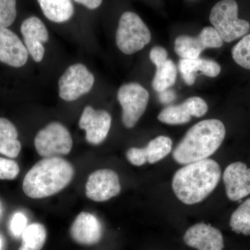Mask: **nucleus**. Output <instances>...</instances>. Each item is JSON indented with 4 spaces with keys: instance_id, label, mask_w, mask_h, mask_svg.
I'll return each instance as SVG.
<instances>
[{
    "instance_id": "1",
    "label": "nucleus",
    "mask_w": 250,
    "mask_h": 250,
    "mask_svg": "<svg viewBox=\"0 0 250 250\" xmlns=\"http://www.w3.org/2000/svg\"><path fill=\"white\" fill-rule=\"evenodd\" d=\"M221 168L216 161L207 159L187 164L174 174L172 187L181 202L188 205L203 201L216 188Z\"/></svg>"
},
{
    "instance_id": "2",
    "label": "nucleus",
    "mask_w": 250,
    "mask_h": 250,
    "mask_svg": "<svg viewBox=\"0 0 250 250\" xmlns=\"http://www.w3.org/2000/svg\"><path fill=\"white\" fill-rule=\"evenodd\" d=\"M75 175L73 166L61 157L44 158L28 171L22 183L27 196L42 199L62 191Z\"/></svg>"
},
{
    "instance_id": "3",
    "label": "nucleus",
    "mask_w": 250,
    "mask_h": 250,
    "mask_svg": "<svg viewBox=\"0 0 250 250\" xmlns=\"http://www.w3.org/2000/svg\"><path fill=\"white\" fill-rule=\"evenodd\" d=\"M226 135L223 122L202 121L192 126L174 149L173 158L181 165L208 159L221 146Z\"/></svg>"
},
{
    "instance_id": "4",
    "label": "nucleus",
    "mask_w": 250,
    "mask_h": 250,
    "mask_svg": "<svg viewBox=\"0 0 250 250\" xmlns=\"http://www.w3.org/2000/svg\"><path fill=\"white\" fill-rule=\"evenodd\" d=\"M209 21L223 42H233L250 30V23L238 18V5L235 0L216 3L210 11Z\"/></svg>"
},
{
    "instance_id": "5",
    "label": "nucleus",
    "mask_w": 250,
    "mask_h": 250,
    "mask_svg": "<svg viewBox=\"0 0 250 250\" xmlns=\"http://www.w3.org/2000/svg\"><path fill=\"white\" fill-rule=\"evenodd\" d=\"M151 32L139 15L131 11L122 14L116 34V45L122 52L132 54L151 41Z\"/></svg>"
},
{
    "instance_id": "6",
    "label": "nucleus",
    "mask_w": 250,
    "mask_h": 250,
    "mask_svg": "<svg viewBox=\"0 0 250 250\" xmlns=\"http://www.w3.org/2000/svg\"><path fill=\"white\" fill-rule=\"evenodd\" d=\"M72 138L68 129L58 122L49 123L34 139L36 152L44 158L60 157L72 150Z\"/></svg>"
},
{
    "instance_id": "7",
    "label": "nucleus",
    "mask_w": 250,
    "mask_h": 250,
    "mask_svg": "<svg viewBox=\"0 0 250 250\" xmlns=\"http://www.w3.org/2000/svg\"><path fill=\"white\" fill-rule=\"evenodd\" d=\"M117 98L123 108V125L128 129L134 127L146 111L149 93L139 83H125L118 90Z\"/></svg>"
},
{
    "instance_id": "8",
    "label": "nucleus",
    "mask_w": 250,
    "mask_h": 250,
    "mask_svg": "<svg viewBox=\"0 0 250 250\" xmlns=\"http://www.w3.org/2000/svg\"><path fill=\"white\" fill-rule=\"evenodd\" d=\"M94 83L95 77L85 65L82 63L74 64L59 79V97L64 101H75L89 93Z\"/></svg>"
},
{
    "instance_id": "9",
    "label": "nucleus",
    "mask_w": 250,
    "mask_h": 250,
    "mask_svg": "<svg viewBox=\"0 0 250 250\" xmlns=\"http://www.w3.org/2000/svg\"><path fill=\"white\" fill-rule=\"evenodd\" d=\"M121 185L115 171L101 169L90 174L85 185V195L90 200L102 202L119 195Z\"/></svg>"
},
{
    "instance_id": "10",
    "label": "nucleus",
    "mask_w": 250,
    "mask_h": 250,
    "mask_svg": "<svg viewBox=\"0 0 250 250\" xmlns=\"http://www.w3.org/2000/svg\"><path fill=\"white\" fill-rule=\"evenodd\" d=\"M111 115L104 110H95L86 106L79 121V126L85 131V140L90 144H101L107 137L111 126Z\"/></svg>"
},
{
    "instance_id": "11",
    "label": "nucleus",
    "mask_w": 250,
    "mask_h": 250,
    "mask_svg": "<svg viewBox=\"0 0 250 250\" xmlns=\"http://www.w3.org/2000/svg\"><path fill=\"white\" fill-rule=\"evenodd\" d=\"M21 31L24 45L34 62H42L45 52L43 43L49 40V33L45 24L40 18L31 16L23 21Z\"/></svg>"
},
{
    "instance_id": "12",
    "label": "nucleus",
    "mask_w": 250,
    "mask_h": 250,
    "mask_svg": "<svg viewBox=\"0 0 250 250\" xmlns=\"http://www.w3.org/2000/svg\"><path fill=\"white\" fill-rule=\"evenodd\" d=\"M223 181L227 196L238 201L250 194V168L243 162L232 163L225 169Z\"/></svg>"
},
{
    "instance_id": "13",
    "label": "nucleus",
    "mask_w": 250,
    "mask_h": 250,
    "mask_svg": "<svg viewBox=\"0 0 250 250\" xmlns=\"http://www.w3.org/2000/svg\"><path fill=\"white\" fill-rule=\"evenodd\" d=\"M188 246L197 250H223V234L218 229L205 223H197L188 229L184 236Z\"/></svg>"
},
{
    "instance_id": "14",
    "label": "nucleus",
    "mask_w": 250,
    "mask_h": 250,
    "mask_svg": "<svg viewBox=\"0 0 250 250\" xmlns=\"http://www.w3.org/2000/svg\"><path fill=\"white\" fill-rule=\"evenodd\" d=\"M172 142L170 138L160 136L152 140L146 147H131L126 152V159L132 165L141 166L148 162H159L172 150Z\"/></svg>"
},
{
    "instance_id": "15",
    "label": "nucleus",
    "mask_w": 250,
    "mask_h": 250,
    "mask_svg": "<svg viewBox=\"0 0 250 250\" xmlns=\"http://www.w3.org/2000/svg\"><path fill=\"white\" fill-rule=\"evenodd\" d=\"M29 58L26 46L12 31L0 27V62L9 66L21 67Z\"/></svg>"
},
{
    "instance_id": "16",
    "label": "nucleus",
    "mask_w": 250,
    "mask_h": 250,
    "mask_svg": "<svg viewBox=\"0 0 250 250\" xmlns=\"http://www.w3.org/2000/svg\"><path fill=\"white\" fill-rule=\"evenodd\" d=\"M103 228L95 215L82 212L74 220L70 228V236L74 241L83 246H93L101 240Z\"/></svg>"
},
{
    "instance_id": "17",
    "label": "nucleus",
    "mask_w": 250,
    "mask_h": 250,
    "mask_svg": "<svg viewBox=\"0 0 250 250\" xmlns=\"http://www.w3.org/2000/svg\"><path fill=\"white\" fill-rule=\"evenodd\" d=\"M178 68L182 79L188 85L195 83L196 80L195 74L198 71L208 77H217L221 72V67L218 62L200 57L196 59H181Z\"/></svg>"
},
{
    "instance_id": "18",
    "label": "nucleus",
    "mask_w": 250,
    "mask_h": 250,
    "mask_svg": "<svg viewBox=\"0 0 250 250\" xmlns=\"http://www.w3.org/2000/svg\"><path fill=\"white\" fill-rule=\"evenodd\" d=\"M16 126L9 120L0 118V154L9 158L17 157L21 151V143Z\"/></svg>"
},
{
    "instance_id": "19",
    "label": "nucleus",
    "mask_w": 250,
    "mask_h": 250,
    "mask_svg": "<svg viewBox=\"0 0 250 250\" xmlns=\"http://www.w3.org/2000/svg\"><path fill=\"white\" fill-rule=\"evenodd\" d=\"M42 14L49 21L63 23L71 19L75 9L72 0H37Z\"/></svg>"
},
{
    "instance_id": "20",
    "label": "nucleus",
    "mask_w": 250,
    "mask_h": 250,
    "mask_svg": "<svg viewBox=\"0 0 250 250\" xmlns=\"http://www.w3.org/2000/svg\"><path fill=\"white\" fill-rule=\"evenodd\" d=\"M156 67L152 84L154 90L161 93L174 84L177 79V68L174 62L168 59Z\"/></svg>"
},
{
    "instance_id": "21",
    "label": "nucleus",
    "mask_w": 250,
    "mask_h": 250,
    "mask_svg": "<svg viewBox=\"0 0 250 250\" xmlns=\"http://www.w3.org/2000/svg\"><path fill=\"white\" fill-rule=\"evenodd\" d=\"M191 117V110L186 100L181 104L172 105L164 108L158 116V120L167 125H184L190 121Z\"/></svg>"
},
{
    "instance_id": "22",
    "label": "nucleus",
    "mask_w": 250,
    "mask_h": 250,
    "mask_svg": "<svg viewBox=\"0 0 250 250\" xmlns=\"http://www.w3.org/2000/svg\"><path fill=\"white\" fill-rule=\"evenodd\" d=\"M47 231L44 225L34 223L28 226L22 234V244L18 250H41L45 245Z\"/></svg>"
},
{
    "instance_id": "23",
    "label": "nucleus",
    "mask_w": 250,
    "mask_h": 250,
    "mask_svg": "<svg viewBox=\"0 0 250 250\" xmlns=\"http://www.w3.org/2000/svg\"><path fill=\"white\" fill-rule=\"evenodd\" d=\"M203 50L205 49L197 36H179L174 41V51L182 59H196Z\"/></svg>"
},
{
    "instance_id": "24",
    "label": "nucleus",
    "mask_w": 250,
    "mask_h": 250,
    "mask_svg": "<svg viewBox=\"0 0 250 250\" xmlns=\"http://www.w3.org/2000/svg\"><path fill=\"white\" fill-rule=\"evenodd\" d=\"M233 231L250 235V198L243 202L231 215L229 223Z\"/></svg>"
},
{
    "instance_id": "25",
    "label": "nucleus",
    "mask_w": 250,
    "mask_h": 250,
    "mask_svg": "<svg viewBox=\"0 0 250 250\" xmlns=\"http://www.w3.org/2000/svg\"><path fill=\"white\" fill-rule=\"evenodd\" d=\"M233 61L243 68L250 70V34L245 36L231 50Z\"/></svg>"
},
{
    "instance_id": "26",
    "label": "nucleus",
    "mask_w": 250,
    "mask_h": 250,
    "mask_svg": "<svg viewBox=\"0 0 250 250\" xmlns=\"http://www.w3.org/2000/svg\"><path fill=\"white\" fill-rule=\"evenodd\" d=\"M16 16V0H0V27H10Z\"/></svg>"
},
{
    "instance_id": "27",
    "label": "nucleus",
    "mask_w": 250,
    "mask_h": 250,
    "mask_svg": "<svg viewBox=\"0 0 250 250\" xmlns=\"http://www.w3.org/2000/svg\"><path fill=\"white\" fill-rule=\"evenodd\" d=\"M199 40L201 42L204 49L207 48H219L223 45V39L220 37L218 31L213 27L203 28L198 36Z\"/></svg>"
},
{
    "instance_id": "28",
    "label": "nucleus",
    "mask_w": 250,
    "mask_h": 250,
    "mask_svg": "<svg viewBox=\"0 0 250 250\" xmlns=\"http://www.w3.org/2000/svg\"><path fill=\"white\" fill-rule=\"evenodd\" d=\"M20 167L17 162L0 157V179L14 180L18 177Z\"/></svg>"
},
{
    "instance_id": "29",
    "label": "nucleus",
    "mask_w": 250,
    "mask_h": 250,
    "mask_svg": "<svg viewBox=\"0 0 250 250\" xmlns=\"http://www.w3.org/2000/svg\"><path fill=\"white\" fill-rule=\"evenodd\" d=\"M27 218L22 213H17L11 220L10 228L15 236H20L27 228Z\"/></svg>"
},
{
    "instance_id": "30",
    "label": "nucleus",
    "mask_w": 250,
    "mask_h": 250,
    "mask_svg": "<svg viewBox=\"0 0 250 250\" xmlns=\"http://www.w3.org/2000/svg\"><path fill=\"white\" fill-rule=\"evenodd\" d=\"M149 59L156 66L167 60V52L165 48L161 46H155L150 51Z\"/></svg>"
},
{
    "instance_id": "31",
    "label": "nucleus",
    "mask_w": 250,
    "mask_h": 250,
    "mask_svg": "<svg viewBox=\"0 0 250 250\" xmlns=\"http://www.w3.org/2000/svg\"><path fill=\"white\" fill-rule=\"evenodd\" d=\"M159 93H160L159 95V100L161 103L164 104L172 103L176 98V93H174V90L169 89V88Z\"/></svg>"
},
{
    "instance_id": "32",
    "label": "nucleus",
    "mask_w": 250,
    "mask_h": 250,
    "mask_svg": "<svg viewBox=\"0 0 250 250\" xmlns=\"http://www.w3.org/2000/svg\"><path fill=\"white\" fill-rule=\"evenodd\" d=\"M79 4L83 5L88 9L94 10L98 9L101 6L103 0H74Z\"/></svg>"
},
{
    "instance_id": "33",
    "label": "nucleus",
    "mask_w": 250,
    "mask_h": 250,
    "mask_svg": "<svg viewBox=\"0 0 250 250\" xmlns=\"http://www.w3.org/2000/svg\"><path fill=\"white\" fill-rule=\"evenodd\" d=\"M1 238H0V250H1Z\"/></svg>"
}]
</instances>
